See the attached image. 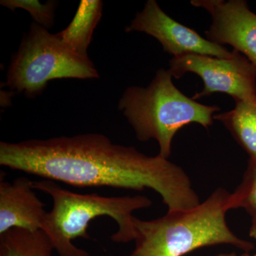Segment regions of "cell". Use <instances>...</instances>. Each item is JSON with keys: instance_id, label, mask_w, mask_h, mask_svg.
I'll return each mask as SVG.
<instances>
[{"instance_id": "obj_1", "label": "cell", "mask_w": 256, "mask_h": 256, "mask_svg": "<svg viewBox=\"0 0 256 256\" xmlns=\"http://www.w3.org/2000/svg\"><path fill=\"white\" fill-rule=\"evenodd\" d=\"M0 165L77 188H114L159 194L168 210L201 204L182 168L158 154L114 144L102 134L0 142Z\"/></svg>"}, {"instance_id": "obj_2", "label": "cell", "mask_w": 256, "mask_h": 256, "mask_svg": "<svg viewBox=\"0 0 256 256\" xmlns=\"http://www.w3.org/2000/svg\"><path fill=\"white\" fill-rule=\"evenodd\" d=\"M230 193L220 188L192 210H173L156 220L134 218L136 246L129 256H183L202 248L228 244L246 252L252 242L229 228Z\"/></svg>"}, {"instance_id": "obj_3", "label": "cell", "mask_w": 256, "mask_h": 256, "mask_svg": "<svg viewBox=\"0 0 256 256\" xmlns=\"http://www.w3.org/2000/svg\"><path fill=\"white\" fill-rule=\"evenodd\" d=\"M33 188L50 195L53 201L42 230L60 256H89L86 250L74 245L73 240L90 238L88 228L90 222L100 216L110 217L117 224V232L111 236L112 242L126 244L134 240L133 213L152 204L141 195L104 196L96 193H74L48 180L34 182Z\"/></svg>"}, {"instance_id": "obj_4", "label": "cell", "mask_w": 256, "mask_h": 256, "mask_svg": "<svg viewBox=\"0 0 256 256\" xmlns=\"http://www.w3.org/2000/svg\"><path fill=\"white\" fill-rule=\"evenodd\" d=\"M118 109L131 124L138 140H154L160 156L169 159L172 142L180 130L192 124L206 130L213 124L217 106L193 100L175 86L169 70L160 69L148 87L128 88L120 99Z\"/></svg>"}, {"instance_id": "obj_5", "label": "cell", "mask_w": 256, "mask_h": 256, "mask_svg": "<svg viewBox=\"0 0 256 256\" xmlns=\"http://www.w3.org/2000/svg\"><path fill=\"white\" fill-rule=\"evenodd\" d=\"M89 57L77 54L56 34L36 22L24 34L12 58L5 85L28 98L41 95L50 80L58 78H98Z\"/></svg>"}, {"instance_id": "obj_6", "label": "cell", "mask_w": 256, "mask_h": 256, "mask_svg": "<svg viewBox=\"0 0 256 256\" xmlns=\"http://www.w3.org/2000/svg\"><path fill=\"white\" fill-rule=\"evenodd\" d=\"M234 50L235 54L230 58L200 54L173 57L168 70L176 79L188 72L202 79L203 90L196 92L192 98L193 100L222 92L235 101H256V66L245 56Z\"/></svg>"}, {"instance_id": "obj_7", "label": "cell", "mask_w": 256, "mask_h": 256, "mask_svg": "<svg viewBox=\"0 0 256 256\" xmlns=\"http://www.w3.org/2000/svg\"><path fill=\"white\" fill-rule=\"evenodd\" d=\"M126 32H144L156 38L163 50L174 57L186 54L210 56L230 58L235 50L229 52L224 46L204 38L194 30L168 16L154 0H148L142 11L138 12Z\"/></svg>"}, {"instance_id": "obj_8", "label": "cell", "mask_w": 256, "mask_h": 256, "mask_svg": "<svg viewBox=\"0 0 256 256\" xmlns=\"http://www.w3.org/2000/svg\"><path fill=\"white\" fill-rule=\"evenodd\" d=\"M191 4L204 8L212 16L205 32L208 41L228 44L256 66V14L244 0H192Z\"/></svg>"}, {"instance_id": "obj_9", "label": "cell", "mask_w": 256, "mask_h": 256, "mask_svg": "<svg viewBox=\"0 0 256 256\" xmlns=\"http://www.w3.org/2000/svg\"><path fill=\"white\" fill-rule=\"evenodd\" d=\"M33 181L25 176L0 181V235L13 228L42 230L47 212L36 196Z\"/></svg>"}, {"instance_id": "obj_10", "label": "cell", "mask_w": 256, "mask_h": 256, "mask_svg": "<svg viewBox=\"0 0 256 256\" xmlns=\"http://www.w3.org/2000/svg\"><path fill=\"white\" fill-rule=\"evenodd\" d=\"M102 2L82 0L72 22L63 31L56 34L66 46L77 54L88 57V48L92 34L102 16Z\"/></svg>"}, {"instance_id": "obj_11", "label": "cell", "mask_w": 256, "mask_h": 256, "mask_svg": "<svg viewBox=\"0 0 256 256\" xmlns=\"http://www.w3.org/2000/svg\"><path fill=\"white\" fill-rule=\"evenodd\" d=\"M234 109L214 116L226 128L256 165V101L237 100Z\"/></svg>"}, {"instance_id": "obj_12", "label": "cell", "mask_w": 256, "mask_h": 256, "mask_svg": "<svg viewBox=\"0 0 256 256\" xmlns=\"http://www.w3.org/2000/svg\"><path fill=\"white\" fill-rule=\"evenodd\" d=\"M54 250L42 230L13 228L0 235V256H52Z\"/></svg>"}, {"instance_id": "obj_13", "label": "cell", "mask_w": 256, "mask_h": 256, "mask_svg": "<svg viewBox=\"0 0 256 256\" xmlns=\"http://www.w3.org/2000/svg\"><path fill=\"white\" fill-rule=\"evenodd\" d=\"M230 210L242 208L252 218L256 217V165L248 162L240 184L230 193Z\"/></svg>"}, {"instance_id": "obj_14", "label": "cell", "mask_w": 256, "mask_h": 256, "mask_svg": "<svg viewBox=\"0 0 256 256\" xmlns=\"http://www.w3.org/2000/svg\"><path fill=\"white\" fill-rule=\"evenodd\" d=\"M0 4L12 11L16 9L26 10L36 24L47 30L54 24L56 2L48 1L42 4L36 0H2Z\"/></svg>"}, {"instance_id": "obj_15", "label": "cell", "mask_w": 256, "mask_h": 256, "mask_svg": "<svg viewBox=\"0 0 256 256\" xmlns=\"http://www.w3.org/2000/svg\"><path fill=\"white\" fill-rule=\"evenodd\" d=\"M249 236L256 240V217L252 218V225L249 230Z\"/></svg>"}, {"instance_id": "obj_16", "label": "cell", "mask_w": 256, "mask_h": 256, "mask_svg": "<svg viewBox=\"0 0 256 256\" xmlns=\"http://www.w3.org/2000/svg\"><path fill=\"white\" fill-rule=\"evenodd\" d=\"M214 256H238L235 252H230V254H218V255Z\"/></svg>"}, {"instance_id": "obj_17", "label": "cell", "mask_w": 256, "mask_h": 256, "mask_svg": "<svg viewBox=\"0 0 256 256\" xmlns=\"http://www.w3.org/2000/svg\"><path fill=\"white\" fill-rule=\"evenodd\" d=\"M240 256H256V254H254V255L250 256L249 255V254H248V252H245V254H242V255H240Z\"/></svg>"}]
</instances>
